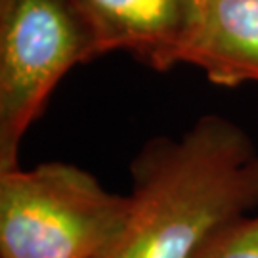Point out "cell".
Wrapping results in <instances>:
<instances>
[{
    "label": "cell",
    "instance_id": "cell-1",
    "mask_svg": "<svg viewBox=\"0 0 258 258\" xmlns=\"http://www.w3.org/2000/svg\"><path fill=\"white\" fill-rule=\"evenodd\" d=\"M130 211L98 258H194L258 207V149L233 120L205 115L182 136L146 142L130 163Z\"/></svg>",
    "mask_w": 258,
    "mask_h": 258
},
{
    "label": "cell",
    "instance_id": "cell-2",
    "mask_svg": "<svg viewBox=\"0 0 258 258\" xmlns=\"http://www.w3.org/2000/svg\"><path fill=\"white\" fill-rule=\"evenodd\" d=\"M128 195L69 163L0 174V258H98L124 230Z\"/></svg>",
    "mask_w": 258,
    "mask_h": 258
},
{
    "label": "cell",
    "instance_id": "cell-3",
    "mask_svg": "<svg viewBox=\"0 0 258 258\" xmlns=\"http://www.w3.org/2000/svg\"><path fill=\"white\" fill-rule=\"evenodd\" d=\"M103 55L75 0H0V174L71 67Z\"/></svg>",
    "mask_w": 258,
    "mask_h": 258
},
{
    "label": "cell",
    "instance_id": "cell-4",
    "mask_svg": "<svg viewBox=\"0 0 258 258\" xmlns=\"http://www.w3.org/2000/svg\"><path fill=\"white\" fill-rule=\"evenodd\" d=\"M102 54L122 50L155 71L184 63L201 0H75Z\"/></svg>",
    "mask_w": 258,
    "mask_h": 258
},
{
    "label": "cell",
    "instance_id": "cell-5",
    "mask_svg": "<svg viewBox=\"0 0 258 258\" xmlns=\"http://www.w3.org/2000/svg\"><path fill=\"white\" fill-rule=\"evenodd\" d=\"M184 63L212 83H258V0H201Z\"/></svg>",
    "mask_w": 258,
    "mask_h": 258
},
{
    "label": "cell",
    "instance_id": "cell-6",
    "mask_svg": "<svg viewBox=\"0 0 258 258\" xmlns=\"http://www.w3.org/2000/svg\"><path fill=\"white\" fill-rule=\"evenodd\" d=\"M194 258H258V214L241 216L216 231Z\"/></svg>",
    "mask_w": 258,
    "mask_h": 258
}]
</instances>
